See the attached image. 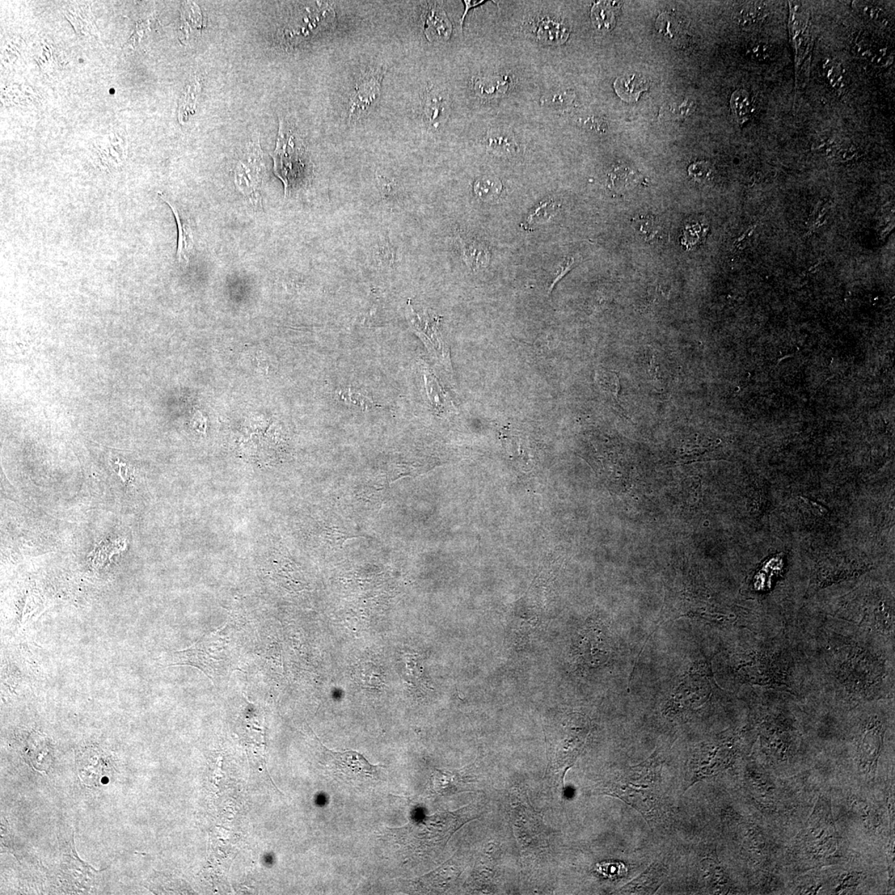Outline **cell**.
I'll use <instances>...</instances> for the list:
<instances>
[{
    "instance_id": "cell-1",
    "label": "cell",
    "mask_w": 895,
    "mask_h": 895,
    "mask_svg": "<svg viewBox=\"0 0 895 895\" xmlns=\"http://www.w3.org/2000/svg\"><path fill=\"white\" fill-rule=\"evenodd\" d=\"M661 764L651 757L637 765L624 768L603 786L605 795L618 797L653 821L664 810L661 786Z\"/></svg>"
},
{
    "instance_id": "cell-2",
    "label": "cell",
    "mask_w": 895,
    "mask_h": 895,
    "mask_svg": "<svg viewBox=\"0 0 895 895\" xmlns=\"http://www.w3.org/2000/svg\"><path fill=\"white\" fill-rule=\"evenodd\" d=\"M470 806L454 813L436 814L424 821L391 830L396 841L409 849L427 851L445 847L446 842L466 822L478 817Z\"/></svg>"
},
{
    "instance_id": "cell-3",
    "label": "cell",
    "mask_w": 895,
    "mask_h": 895,
    "mask_svg": "<svg viewBox=\"0 0 895 895\" xmlns=\"http://www.w3.org/2000/svg\"><path fill=\"white\" fill-rule=\"evenodd\" d=\"M227 629L222 627L202 637L191 648L175 653L172 665L195 666L213 681L226 675L232 666L231 640Z\"/></svg>"
},
{
    "instance_id": "cell-4",
    "label": "cell",
    "mask_w": 895,
    "mask_h": 895,
    "mask_svg": "<svg viewBox=\"0 0 895 895\" xmlns=\"http://www.w3.org/2000/svg\"><path fill=\"white\" fill-rule=\"evenodd\" d=\"M554 738H549V752L553 770L562 772L565 776L574 765L584 748L590 732L588 722L579 715H571L561 723Z\"/></svg>"
},
{
    "instance_id": "cell-5",
    "label": "cell",
    "mask_w": 895,
    "mask_h": 895,
    "mask_svg": "<svg viewBox=\"0 0 895 895\" xmlns=\"http://www.w3.org/2000/svg\"><path fill=\"white\" fill-rule=\"evenodd\" d=\"M405 315L409 328L423 342L430 355L436 359L452 379L453 369L450 350L441 330V317L429 313L428 310L416 311L409 299L405 309Z\"/></svg>"
},
{
    "instance_id": "cell-6",
    "label": "cell",
    "mask_w": 895,
    "mask_h": 895,
    "mask_svg": "<svg viewBox=\"0 0 895 895\" xmlns=\"http://www.w3.org/2000/svg\"><path fill=\"white\" fill-rule=\"evenodd\" d=\"M324 765L333 775L348 783H365L378 779L381 765L371 764L356 751L335 752L324 748Z\"/></svg>"
},
{
    "instance_id": "cell-7",
    "label": "cell",
    "mask_w": 895,
    "mask_h": 895,
    "mask_svg": "<svg viewBox=\"0 0 895 895\" xmlns=\"http://www.w3.org/2000/svg\"><path fill=\"white\" fill-rule=\"evenodd\" d=\"M384 70L385 69L371 67L362 71L358 76L349 98L350 122L360 119L378 100L381 93Z\"/></svg>"
},
{
    "instance_id": "cell-8",
    "label": "cell",
    "mask_w": 895,
    "mask_h": 895,
    "mask_svg": "<svg viewBox=\"0 0 895 895\" xmlns=\"http://www.w3.org/2000/svg\"><path fill=\"white\" fill-rule=\"evenodd\" d=\"M78 770L82 783L88 787L98 786L107 779L109 761L103 751L95 747L84 748L78 754Z\"/></svg>"
},
{
    "instance_id": "cell-9",
    "label": "cell",
    "mask_w": 895,
    "mask_h": 895,
    "mask_svg": "<svg viewBox=\"0 0 895 895\" xmlns=\"http://www.w3.org/2000/svg\"><path fill=\"white\" fill-rule=\"evenodd\" d=\"M664 864L655 862L647 871L619 890L623 894H653L657 892L668 876Z\"/></svg>"
},
{
    "instance_id": "cell-10",
    "label": "cell",
    "mask_w": 895,
    "mask_h": 895,
    "mask_svg": "<svg viewBox=\"0 0 895 895\" xmlns=\"http://www.w3.org/2000/svg\"><path fill=\"white\" fill-rule=\"evenodd\" d=\"M260 149H254L249 151L247 158L240 163L236 174V181L238 187L242 189L245 193L251 194L256 193L257 186L263 181V163H259L261 158L259 154Z\"/></svg>"
},
{
    "instance_id": "cell-11",
    "label": "cell",
    "mask_w": 895,
    "mask_h": 895,
    "mask_svg": "<svg viewBox=\"0 0 895 895\" xmlns=\"http://www.w3.org/2000/svg\"><path fill=\"white\" fill-rule=\"evenodd\" d=\"M160 197L170 206L172 212L174 213L175 218L178 226V251H177V259L179 263L183 267H188L190 263L193 251L194 240L191 227V224L188 219L184 216L183 213L180 212L178 206L168 201L163 194L160 193Z\"/></svg>"
},
{
    "instance_id": "cell-12",
    "label": "cell",
    "mask_w": 895,
    "mask_h": 895,
    "mask_svg": "<svg viewBox=\"0 0 895 895\" xmlns=\"http://www.w3.org/2000/svg\"><path fill=\"white\" fill-rule=\"evenodd\" d=\"M450 112L449 98L436 89L426 91L423 98V114L429 127L440 128Z\"/></svg>"
},
{
    "instance_id": "cell-13",
    "label": "cell",
    "mask_w": 895,
    "mask_h": 895,
    "mask_svg": "<svg viewBox=\"0 0 895 895\" xmlns=\"http://www.w3.org/2000/svg\"><path fill=\"white\" fill-rule=\"evenodd\" d=\"M424 33L427 39L434 42H445L450 39L452 24L445 11L438 4H433L425 12Z\"/></svg>"
},
{
    "instance_id": "cell-14",
    "label": "cell",
    "mask_w": 895,
    "mask_h": 895,
    "mask_svg": "<svg viewBox=\"0 0 895 895\" xmlns=\"http://www.w3.org/2000/svg\"><path fill=\"white\" fill-rule=\"evenodd\" d=\"M535 33L544 44L560 45L567 40L569 32L562 22L547 17L535 24Z\"/></svg>"
},
{
    "instance_id": "cell-15",
    "label": "cell",
    "mask_w": 895,
    "mask_h": 895,
    "mask_svg": "<svg viewBox=\"0 0 895 895\" xmlns=\"http://www.w3.org/2000/svg\"><path fill=\"white\" fill-rule=\"evenodd\" d=\"M509 86V79L506 76H484L476 79L475 90L481 98L493 99L505 95Z\"/></svg>"
},
{
    "instance_id": "cell-16",
    "label": "cell",
    "mask_w": 895,
    "mask_h": 895,
    "mask_svg": "<svg viewBox=\"0 0 895 895\" xmlns=\"http://www.w3.org/2000/svg\"><path fill=\"white\" fill-rule=\"evenodd\" d=\"M66 17L78 36H96L98 33L91 8L87 6L71 7L66 12Z\"/></svg>"
},
{
    "instance_id": "cell-17",
    "label": "cell",
    "mask_w": 895,
    "mask_h": 895,
    "mask_svg": "<svg viewBox=\"0 0 895 895\" xmlns=\"http://www.w3.org/2000/svg\"><path fill=\"white\" fill-rule=\"evenodd\" d=\"M614 88L620 98L627 103H636L641 93L648 89V84L641 76L629 74L616 80Z\"/></svg>"
},
{
    "instance_id": "cell-18",
    "label": "cell",
    "mask_w": 895,
    "mask_h": 895,
    "mask_svg": "<svg viewBox=\"0 0 895 895\" xmlns=\"http://www.w3.org/2000/svg\"><path fill=\"white\" fill-rule=\"evenodd\" d=\"M204 16L200 8L195 3L185 4L181 10V37L184 40L191 39L193 35H197L204 28Z\"/></svg>"
},
{
    "instance_id": "cell-19",
    "label": "cell",
    "mask_w": 895,
    "mask_h": 895,
    "mask_svg": "<svg viewBox=\"0 0 895 895\" xmlns=\"http://www.w3.org/2000/svg\"><path fill=\"white\" fill-rule=\"evenodd\" d=\"M487 147L489 151L498 156H511L517 154L518 143L513 135L504 130H496L488 135Z\"/></svg>"
},
{
    "instance_id": "cell-20",
    "label": "cell",
    "mask_w": 895,
    "mask_h": 895,
    "mask_svg": "<svg viewBox=\"0 0 895 895\" xmlns=\"http://www.w3.org/2000/svg\"><path fill=\"white\" fill-rule=\"evenodd\" d=\"M423 378L425 385L426 393L432 407L437 411L445 412L450 411L452 405L450 400L448 398L445 391L438 382L434 375L429 373L427 369L423 371Z\"/></svg>"
},
{
    "instance_id": "cell-21",
    "label": "cell",
    "mask_w": 895,
    "mask_h": 895,
    "mask_svg": "<svg viewBox=\"0 0 895 895\" xmlns=\"http://www.w3.org/2000/svg\"><path fill=\"white\" fill-rule=\"evenodd\" d=\"M637 234L645 242H653L664 238V228L658 219L653 216L640 217L633 222Z\"/></svg>"
},
{
    "instance_id": "cell-22",
    "label": "cell",
    "mask_w": 895,
    "mask_h": 895,
    "mask_svg": "<svg viewBox=\"0 0 895 895\" xmlns=\"http://www.w3.org/2000/svg\"><path fill=\"white\" fill-rule=\"evenodd\" d=\"M463 251L468 267L472 269L484 267L488 265L489 253L482 245L477 242H464Z\"/></svg>"
},
{
    "instance_id": "cell-23",
    "label": "cell",
    "mask_w": 895,
    "mask_h": 895,
    "mask_svg": "<svg viewBox=\"0 0 895 895\" xmlns=\"http://www.w3.org/2000/svg\"><path fill=\"white\" fill-rule=\"evenodd\" d=\"M732 112L740 124L745 123L749 119L751 112V100L749 93L744 90H738L734 93L730 100Z\"/></svg>"
},
{
    "instance_id": "cell-24",
    "label": "cell",
    "mask_w": 895,
    "mask_h": 895,
    "mask_svg": "<svg viewBox=\"0 0 895 895\" xmlns=\"http://www.w3.org/2000/svg\"><path fill=\"white\" fill-rule=\"evenodd\" d=\"M576 96L572 91L557 90L542 97V103L557 111H567L571 107Z\"/></svg>"
},
{
    "instance_id": "cell-25",
    "label": "cell",
    "mask_w": 895,
    "mask_h": 895,
    "mask_svg": "<svg viewBox=\"0 0 895 895\" xmlns=\"http://www.w3.org/2000/svg\"><path fill=\"white\" fill-rule=\"evenodd\" d=\"M501 190V181L496 178H493V177H484V178L476 181L475 184V191L477 195L484 201L495 200L499 195Z\"/></svg>"
},
{
    "instance_id": "cell-26",
    "label": "cell",
    "mask_w": 895,
    "mask_h": 895,
    "mask_svg": "<svg viewBox=\"0 0 895 895\" xmlns=\"http://www.w3.org/2000/svg\"><path fill=\"white\" fill-rule=\"evenodd\" d=\"M591 16H592L595 26L601 29V30H610L613 28L612 24H614V15L610 4L605 2L595 4L592 8Z\"/></svg>"
},
{
    "instance_id": "cell-27",
    "label": "cell",
    "mask_w": 895,
    "mask_h": 895,
    "mask_svg": "<svg viewBox=\"0 0 895 895\" xmlns=\"http://www.w3.org/2000/svg\"><path fill=\"white\" fill-rule=\"evenodd\" d=\"M822 69L827 81L834 89L839 91L845 88V76L842 66L838 62L826 59L823 63Z\"/></svg>"
},
{
    "instance_id": "cell-28",
    "label": "cell",
    "mask_w": 895,
    "mask_h": 895,
    "mask_svg": "<svg viewBox=\"0 0 895 895\" xmlns=\"http://www.w3.org/2000/svg\"><path fill=\"white\" fill-rule=\"evenodd\" d=\"M557 209H558V204L556 202L551 200L544 201L530 213L527 218L526 224L531 226L546 222L554 216Z\"/></svg>"
},
{
    "instance_id": "cell-29",
    "label": "cell",
    "mask_w": 895,
    "mask_h": 895,
    "mask_svg": "<svg viewBox=\"0 0 895 895\" xmlns=\"http://www.w3.org/2000/svg\"><path fill=\"white\" fill-rule=\"evenodd\" d=\"M764 10L762 4L751 3L746 4L738 12V22L744 27H751L761 22L763 18Z\"/></svg>"
},
{
    "instance_id": "cell-30",
    "label": "cell",
    "mask_w": 895,
    "mask_h": 895,
    "mask_svg": "<svg viewBox=\"0 0 895 895\" xmlns=\"http://www.w3.org/2000/svg\"><path fill=\"white\" fill-rule=\"evenodd\" d=\"M200 92V82L197 79L194 80L191 85L188 87L187 92L185 93V97L183 100V105L180 109L179 117L183 119L181 121L188 120V114H193L195 112L196 103L198 94Z\"/></svg>"
},
{
    "instance_id": "cell-31",
    "label": "cell",
    "mask_w": 895,
    "mask_h": 895,
    "mask_svg": "<svg viewBox=\"0 0 895 895\" xmlns=\"http://www.w3.org/2000/svg\"><path fill=\"white\" fill-rule=\"evenodd\" d=\"M867 59L874 65L885 67L892 64L894 61V54L888 46L871 44Z\"/></svg>"
},
{
    "instance_id": "cell-32",
    "label": "cell",
    "mask_w": 895,
    "mask_h": 895,
    "mask_svg": "<svg viewBox=\"0 0 895 895\" xmlns=\"http://www.w3.org/2000/svg\"><path fill=\"white\" fill-rule=\"evenodd\" d=\"M59 57L60 56H59L56 48H53L52 45L44 44L43 46H42L40 53L37 55L36 60L39 62V64L42 67V69L46 71L57 69L58 66L61 64Z\"/></svg>"
},
{
    "instance_id": "cell-33",
    "label": "cell",
    "mask_w": 895,
    "mask_h": 895,
    "mask_svg": "<svg viewBox=\"0 0 895 895\" xmlns=\"http://www.w3.org/2000/svg\"><path fill=\"white\" fill-rule=\"evenodd\" d=\"M339 396L344 402L356 405V407L366 409L373 405V400L369 398V396H366L364 394L361 393V392L353 390L352 388L343 389V391L340 392Z\"/></svg>"
},
{
    "instance_id": "cell-34",
    "label": "cell",
    "mask_w": 895,
    "mask_h": 895,
    "mask_svg": "<svg viewBox=\"0 0 895 895\" xmlns=\"http://www.w3.org/2000/svg\"><path fill=\"white\" fill-rule=\"evenodd\" d=\"M746 53L747 56L753 61L762 62L770 57L771 50L770 46L764 43H753L748 46Z\"/></svg>"
},
{
    "instance_id": "cell-35",
    "label": "cell",
    "mask_w": 895,
    "mask_h": 895,
    "mask_svg": "<svg viewBox=\"0 0 895 895\" xmlns=\"http://www.w3.org/2000/svg\"><path fill=\"white\" fill-rule=\"evenodd\" d=\"M857 6H858L860 11L862 12L865 16H867L868 19L876 21V22L878 23L884 24H887V18H886L885 12L879 7L873 6V4L862 2H859L857 3Z\"/></svg>"
},
{
    "instance_id": "cell-36",
    "label": "cell",
    "mask_w": 895,
    "mask_h": 895,
    "mask_svg": "<svg viewBox=\"0 0 895 895\" xmlns=\"http://www.w3.org/2000/svg\"><path fill=\"white\" fill-rule=\"evenodd\" d=\"M689 174L696 180H705L711 174L710 164L705 162L692 164L689 168Z\"/></svg>"
},
{
    "instance_id": "cell-37",
    "label": "cell",
    "mask_w": 895,
    "mask_h": 895,
    "mask_svg": "<svg viewBox=\"0 0 895 895\" xmlns=\"http://www.w3.org/2000/svg\"><path fill=\"white\" fill-rule=\"evenodd\" d=\"M583 125H584L585 128L596 132H605L606 129L605 122L601 119V118L594 116L587 118L586 120L583 121Z\"/></svg>"
},
{
    "instance_id": "cell-38",
    "label": "cell",
    "mask_w": 895,
    "mask_h": 895,
    "mask_svg": "<svg viewBox=\"0 0 895 895\" xmlns=\"http://www.w3.org/2000/svg\"><path fill=\"white\" fill-rule=\"evenodd\" d=\"M815 149L820 150L821 152H823V153H831V152L835 151V143L833 139L829 138H823L818 139V141L815 143Z\"/></svg>"
},
{
    "instance_id": "cell-39",
    "label": "cell",
    "mask_w": 895,
    "mask_h": 895,
    "mask_svg": "<svg viewBox=\"0 0 895 895\" xmlns=\"http://www.w3.org/2000/svg\"><path fill=\"white\" fill-rule=\"evenodd\" d=\"M573 264H574L573 259L565 260L562 267H560L558 273L556 274L554 281H553L551 286L550 287V291L552 290L553 287L555 286L556 283L558 282L560 280V278H562L565 276V274L569 272V269L571 268Z\"/></svg>"
},
{
    "instance_id": "cell-40",
    "label": "cell",
    "mask_w": 895,
    "mask_h": 895,
    "mask_svg": "<svg viewBox=\"0 0 895 895\" xmlns=\"http://www.w3.org/2000/svg\"><path fill=\"white\" fill-rule=\"evenodd\" d=\"M484 2H485L484 0H481V1H472V0H468H468H464L463 3L464 4H466V10H464L463 15L462 16L461 24H461L462 28H463L464 19H466V15L468 14V10H470V8L479 6V4H482Z\"/></svg>"
},
{
    "instance_id": "cell-41",
    "label": "cell",
    "mask_w": 895,
    "mask_h": 895,
    "mask_svg": "<svg viewBox=\"0 0 895 895\" xmlns=\"http://www.w3.org/2000/svg\"><path fill=\"white\" fill-rule=\"evenodd\" d=\"M855 150H856L855 148L853 146L843 147V148H841V150H840V151H841L842 157L844 159H847L848 158H851V156L854 154Z\"/></svg>"
}]
</instances>
